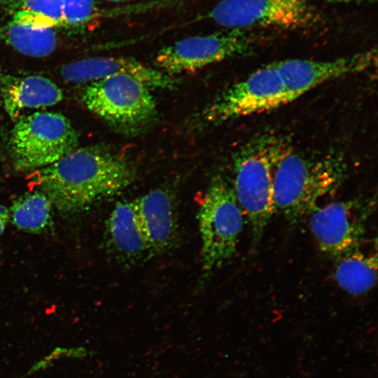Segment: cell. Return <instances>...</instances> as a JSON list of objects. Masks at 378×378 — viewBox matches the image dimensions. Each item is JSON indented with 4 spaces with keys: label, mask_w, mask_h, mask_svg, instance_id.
<instances>
[{
    "label": "cell",
    "mask_w": 378,
    "mask_h": 378,
    "mask_svg": "<svg viewBox=\"0 0 378 378\" xmlns=\"http://www.w3.org/2000/svg\"><path fill=\"white\" fill-rule=\"evenodd\" d=\"M78 135L60 113L38 111L20 117L8 140L14 167L20 172L47 167L78 147Z\"/></svg>",
    "instance_id": "277c9868"
},
{
    "label": "cell",
    "mask_w": 378,
    "mask_h": 378,
    "mask_svg": "<svg viewBox=\"0 0 378 378\" xmlns=\"http://www.w3.org/2000/svg\"><path fill=\"white\" fill-rule=\"evenodd\" d=\"M96 14L94 0H63L62 26L81 29L87 26Z\"/></svg>",
    "instance_id": "d6986e66"
},
{
    "label": "cell",
    "mask_w": 378,
    "mask_h": 378,
    "mask_svg": "<svg viewBox=\"0 0 378 378\" xmlns=\"http://www.w3.org/2000/svg\"><path fill=\"white\" fill-rule=\"evenodd\" d=\"M9 220V209L6 206L0 204V237L4 234Z\"/></svg>",
    "instance_id": "ffe728a7"
},
{
    "label": "cell",
    "mask_w": 378,
    "mask_h": 378,
    "mask_svg": "<svg viewBox=\"0 0 378 378\" xmlns=\"http://www.w3.org/2000/svg\"><path fill=\"white\" fill-rule=\"evenodd\" d=\"M205 272L220 267L235 253L245 218L232 186L223 177L210 182L198 214Z\"/></svg>",
    "instance_id": "5b68a950"
},
{
    "label": "cell",
    "mask_w": 378,
    "mask_h": 378,
    "mask_svg": "<svg viewBox=\"0 0 378 378\" xmlns=\"http://www.w3.org/2000/svg\"><path fill=\"white\" fill-rule=\"evenodd\" d=\"M82 97L90 111L122 130H136L147 125L156 113L150 88L127 74L90 83Z\"/></svg>",
    "instance_id": "8992f818"
},
{
    "label": "cell",
    "mask_w": 378,
    "mask_h": 378,
    "mask_svg": "<svg viewBox=\"0 0 378 378\" xmlns=\"http://www.w3.org/2000/svg\"><path fill=\"white\" fill-rule=\"evenodd\" d=\"M346 166L332 154L305 155L288 150L274 175L275 213L295 224L335 195L344 182Z\"/></svg>",
    "instance_id": "7a4b0ae2"
},
{
    "label": "cell",
    "mask_w": 378,
    "mask_h": 378,
    "mask_svg": "<svg viewBox=\"0 0 378 378\" xmlns=\"http://www.w3.org/2000/svg\"><path fill=\"white\" fill-rule=\"evenodd\" d=\"M63 0H20L13 21L41 29L62 26Z\"/></svg>",
    "instance_id": "ac0fdd59"
},
{
    "label": "cell",
    "mask_w": 378,
    "mask_h": 378,
    "mask_svg": "<svg viewBox=\"0 0 378 378\" xmlns=\"http://www.w3.org/2000/svg\"><path fill=\"white\" fill-rule=\"evenodd\" d=\"M106 239L120 260L134 262L151 253L134 200L116 204L106 222Z\"/></svg>",
    "instance_id": "4fadbf2b"
},
{
    "label": "cell",
    "mask_w": 378,
    "mask_h": 378,
    "mask_svg": "<svg viewBox=\"0 0 378 378\" xmlns=\"http://www.w3.org/2000/svg\"><path fill=\"white\" fill-rule=\"evenodd\" d=\"M253 42L250 36L239 29L192 36L162 48L155 57V63L169 76L193 72L248 52Z\"/></svg>",
    "instance_id": "30bf717a"
},
{
    "label": "cell",
    "mask_w": 378,
    "mask_h": 378,
    "mask_svg": "<svg viewBox=\"0 0 378 378\" xmlns=\"http://www.w3.org/2000/svg\"><path fill=\"white\" fill-rule=\"evenodd\" d=\"M208 17L220 26L239 30L252 27L302 29L321 19L309 0H221Z\"/></svg>",
    "instance_id": "ba28073f"
},
{
    "label": "cell",
    "mask_w": 378,
    "mask_h": 378,
    "mask_svg": "<svg viewBox=\"0 0 378 378\" xmlns=\"http://www.w3.org/2000/svg\"><path fill=\"white\" fill-rule=\"evenodd\" d=\"M0 36L19 52L34 57L51 54L57 45L54 28L36 29L13 20L0 29Z\"/></svg>",
    "instance_id": "e0dca14e"
},
{
    "label": "cell",
    "mask_w": 378,
    "mask_h": 378,
    "mask_svg": "<svg viewBox=\"0 0 378 378\" xmlns=\"http://www.w3.org/2000/svg\"><path fill=\"white\" fill-rule=\"evenodd\" d=\"M293 100L274 62L224 90L206 107L203 115L209 122L220 123L271 111Z\"/></svg>",
    "instance_id": "52a82bcc"
},
{
    "label": "cell",
    "mask_w": 378,
    "mask_h": 378,
    "mask_svg": "<svg viewBox=\"0 0 378 378\" xmlns=\"http://www.w3.org/2000/svg\"><path fill=\"white\" fill-rule=\"evenodd\" d=\"M363 245L335 258V280L343 290L353 295L368 293L377 282V250H365Z\"/></svg>",
    "instance_id": "9a60e30c"
},
{
    "label": "cell",
    "mask_w": 378,
    "mask_h": 378,
    "mask_svg": "<svg viewBox=\"0 0 378 378\" xmlns=\"http://www.w3.org/2000/svg\"><path fill=\"white\" fill-rule=\"evenodd\" d=\"M0 93L4 107L12 118L24 108L53 106L63 99L62 90L41 76H13L0 72Z\"/></svg>",
    "instance_id": "5bb4252c"
},
{
    "label": "cell",
    "mask_w": 378,
    "mask_h": 378,
    "mask_svg": "<svg viewBox=\"0 0 378 378\" xmlns=\"http://www.w3.org/2000/svg\"><path fill=\"white\" fill-rule=\"evenodd\" d=\"M328 3H350V2H363V1H373L376 0H323Z\"/></svg>",
    "instance_id": "44dd1931"
},
{
    "label": "cell",
    "mask_w": 378,
    "mask_h": 378,
    "mask_svg": "<svg viewBox=\"0 0 378 378\" xmlns=\"http://www.w3.org/2000/svg\"><path fill=\"white\" fill-rule=\"evenodd\" d=\"M374 199L354 198L323 204L308 217L319 249L336 258L361 246Z\"/></svg>",
    "instance_id": "9c48e42d"
},
{
    "label": "cell",
    "mask_w": 378,
    "mask_h": 378,
    "mask_svg": "<svg viewBox=\"0 0 378 378\" xmlns=\"http://www.w3.org/2000/svg\"><path fill=\"white\" fill-rule=\"evenodd\" d=\"M52 204L41 190L26 192L15 199L9 209L10 220L18 230L42 234L53 227Z\"/></svg>",
    "instance_id": "2e32d148"
},
{
    "label": "cell",
    "mask_w": 378,
    "mask_h": 378,
    "mask_svg": "<svg viewBox=\"0 0 378 378\" xmlns=\"http://www.w3.org/2000/svg\"><path fill=\"white\" fill-rule=\"evenodd\" d=\"M151 253L170 248L176 238L174 200L164 188H156L134 200Z\"/></svg>",
    "instance_id": "7c38bea8"
},
{
    "label": "cell",
    "mask_w": 378,
    "mask_h": 378,
    "mask_svg": "<svg viewBox=\"0 0 378 378\" xmlns=\"http://www.w3.org/2000/svg\"><path fill=\"white\" fill-rule=\"evenodd\" d=\"M106 1H113V2H123V1H127L130 0H106Z\"/></svg>",
    "instance_id": "7402d4cb"
},
{
    "label": "cell",
    "mask_w": 378,
    "mask_h": 378,
    "mask_svg": "<svg viewBox=\"0 0 378 378\" xmlns=\"http://www.w3.org/2000/svg\"><path fill=\"white\" fill-rule=\"evenodd\" d=\"M118 74L132 76L149 88L173 90L176 80L160 70L127 57H94L64 65L62 78L69 83L94 82Z\"/></svg>",
    "instance_id": "8fae6325"
},
{
    "label": "cell",
    "mask_w": 378,
    "mask_h": 378,
    "mask_svg": "<svg viewBox=\"0 0 378 378\" xmlns=\"http://www.w3.org/2000/svg\"><path fill=\"white\" fill-rule=\"evenodd\" d=\"M34 182L62 215L76 214L126 188L135 179L132 164L98 146L76 148L35 170Z\"/></svg>",
    "instance_id": "6da1fadb"
},
{
    "label": "cell",
    "mask_w": 378,
    "mask_h": 378,
    "mask_svg": "<svg viewBox=\"0 0 378 378\" xmlns=\"http://www.w3.org/2000/svg\"><path fill=\"white\" fill-rule=\"evenodd\" d=\"M2 104V101H1V93H0V106Z\"/></svg>",
    "instance_id": "603a6c76"
},
{
    "label": "cell",
    "mask_w": 378,
    "mask_h": 378,
    "mask_svg": "<svg viewBox=\"0 0 378 378\" xmlns=\"http://www.w3.org/2000/svg\"><path fill=\"white\" fill-rule=\"evenodd\" d=\"M289 148L284 140L272 134L253 138L234 159L232 188L253 243H258L275 214L274 175L276 164Z\"/></svg>",
    "instance_id": "3957f363"
}]
</instances>
